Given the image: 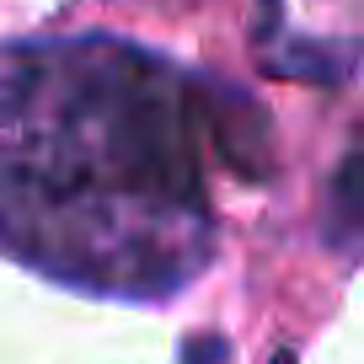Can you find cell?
I'll return each mask as SVG.
<instances>
[{
  "instance_id": "1",
  "label": "cell",
  "mask_w": 364,
  "mask_h": 364,
  "mask_svg": "<svg viewBox=\"0 0 364 364\" xmlns=\"http://www.w3.org/2000/svg\"><path fill=\"white\" fill-rule=\"evenodd\" d=\"M247 91L107 33L0 43V252L70 289L171 300L215 262L209 161L268 177Z\"/></svg>"
},
{
  "instance_id": "2",
  "label": "cell",
  "mask_w": 364,
  "mask_h": 364,
  "mask_svg": "<svg viewBox=\"0 0 364 364\" xmlns=\"http://www.w3.org/2000/svg\"><path fill=\"white\" fill-rule=\"evenodd\" d=\"M353 171H359V150L338 161V182H332V209L343 215V252H353V236H359V198H353Z\"/></svg>"
},
{
  "instance_id": "3",
  "label": "cell",
  "mask_w": 364,
  "mask_h": 364,
  "mask_svg": "<svg viewBox=\"0 0 364 364\" xmlns=\"http://www.w3.org/2000/svg\"><path fill=\"white\" fill-rule=\"evenodd\" d=\"M273 364H295V353H279V359H273Z\"/></svg>"
}]
</instances>
